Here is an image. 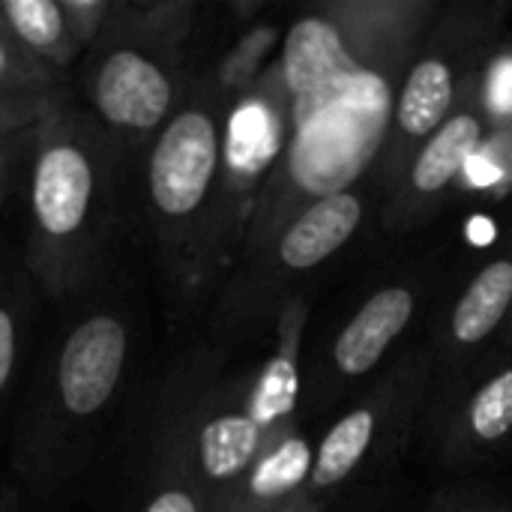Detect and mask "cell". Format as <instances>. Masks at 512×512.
<instances>
[{
    "mask_svg": "<svg viewBox=\"0 0 512 512\" xmlns=\"http://www.w3.org/2000/svg\"><path fill=\"white\" fill-rule=\"evenodd\" d=\"M0 512H18V498L6 486H0Z\"/></svg>",
    "mask_w": 512,
    "mask_h": 512,
    "instance_id": "25",
    "label": "cell"
},
{
    "mask_svg": "<svg viewBox=\"0 0 512 512\" xmlns=\"http://www.w3.org/2000/svg\"><path fill=\"white\" fill-rule=\"evenodd\" d=\"M429 512H512V504L486 498V495H474V492H456V495L438 498Z\"/></svg>",
    "mask_w": 512,
    "mask_h": 512,
    "instance_id": "23",
    "label": "cell"
},
{
    "mask_svg": "<svg viewBox=\"0 0 512 512\" xmlns=\"http://www.w3.org/2000/svg\"><path fill=\"white\" fill-rule=\"evenodd\" d=\"M324 510H327V501H318V498L300 495V498H294L291 504H285V507H279V510H270V512H324Z\"/></svg>",
    "mask_w": 512,
    "mask_h": 512,
    "instance_id": "24",
    "label": "cell"
},
{
    "mask_svg": "<svg viewBox=\"0 0 512 512\" xmlns=\"http://www.w3.org/2000/svg\"><path fill=\"white\" fill-rule=\"evenodd\" d=\"M438 0H336L282 39L291 105L288 144L258 195L243 255L264 246L306 204L375 177L399 84Z\"/></svg>",
    "mask_w": 512,
    "mask_h": 512,
    "instance_id": "1",
    "label": "cell"
},
{
    "mask_svg": "<svg viewBox=\"0 0 512 512\" xmlns=\"http://www.w3.org/2000/svg\"><path fill=\"white\" fill-rule=\"evenodd\" d=\"M378 207L381 189L369 177L354 189L306 204L264 246L243 255L213 309L210 348L228 354L237 342L273 330L282 309L303 297V285L357 240Z\"/></svg>",
    "mask_w": 512,
    "mask_h": 512,
    "instance_id": "6",
    "label": "cell"
},
{
    "mask_svg": "<svg viewBox=\"0 0 512 512\" xmlns=\"http://www.w3.org/2000/svg\"><path fill=\"white\" fill-rule=\"evenodd\" d=\"M117 150L93 114L69 105L36 126L24 171V258L36 285L54 300L84 291L105 255Z\"/></svg>",
    "mask_w": 512,
    "mask_h": 512,
    "instance_id": "2",
    "label": "cell"
},
{
    "mask_svg": "<svg viewBox=\"0 0 512 512\" xmlns=\"http://www.w3.org/2000/svg\"><path fill=\"white\" fill-rule=\"evenodd\" d=\"M498 348H512V312H510V318H507V324H504L501 339H498Z\"/></svg>",
    "mask_w": 512,
    "mask_h": 512,
    "instance_id": "26",
    "label": "cell"
},
{
    "mask_svg": "<svg viewBox=\"0 0 512 512\" xmlns=\"http://www.w3.org/2000/svg\"><path fill=\"white\" fill-rule=\"evenodd\" d=\"M69 30L75 36V42L81 45V51L87 54L93 48V42L102 36L111 12H114V0H60Z\"/></svg>",
    "mask_w": 512,
    "mask_h": 512,
    "instance_id": "21",
    "label": "cell"
},
{
    "mask_svg": "<svg viewBox=\"0 0 512 512\" xmlns=\"http://www.w3.org/2000/svg\"><path fill=\"white\" fill-rule=\"evenodd\" d=\"M510 15L512 0H453L438 6L399 84L387 144L375 165L381 201L408 156L477 87Z\"/></svg>",
    "mask_w": 512,
    "mask_h": 512,
    "instance_id": "7",
    "label": "cell"
},
{
    "mask_svg": "<svg viewBox=\"0 0 512 512\" xmlns=\"http://www.w3.org/2000/svg\"><path fill=\"white\" fill-rule=\"evenodd\" d=\"M66 75L30 57L9 36L0 33V93L21 96H63Z\"/></svg>",
    "mask_w": 512,
    "mask_h": 512,
    "instance_id": "18",
    "label": "cell"
},
{
    "mask_svg": "<svg viewBox=\"0 0 512 512\" xmlns=\"http://www.w3.org/2000/svg\"><path fill=\"white\" fill-rule=\"evenodd\" d=\"M150 468L135 512H210L189 459L186 405L177 372L165 381L156 405Z\"/></svg>",
    "mask_w": 512,
    "mask_h": 512,
    "instance_id": "14",
    "label": "cell"
},
{
    "mask_svg": "<svg viewBox=\"0 0 512 512\" xmlns=\"http://www.w3.org/2000/svg\"><path fill=\"white\" fill-rule=\"evenodd\" d=\"M279 42H282V27L276 21L249 24L210 69V78L219 87V93L231 102L249 93L261 81V75L273 66V54L279 51Z\"/></svg>",
    "mask_w": 512,
    "mask_h": 512,
    "instance_id": "17",
    "label": "cell"
},
{
    "mask_svg": "<svg viewBox=\"0 0 512 512\" xmlns=\"http://www.w3.org/2000/svg\"><path fill=\"white\" fill-rule=\"evenodd\" d=\"M0 30L60 75L84 57L60 0H0Z\"/></svg>",
    "mask_w": 512,
    "mask_h": 512,
    "instance_id": "16",
    "label": "cell"
},
{
    "mask_svg": "<svg viewBox=\"0 0 512 512\" xmlns=\"http://www.w3.org/2000/svg\"><path fill=\"white\" fill-rule=\"evenodd\" d=\"M132 357V321L120 303H90L45 354L18 435V465L39 486L60 483L90 450L117 402Z\"/></svg>",
    "mask_w": 512,
    "mask_h": 512,
    "instance_id": "4",
    "label": "cell"
},
{
    "mask_svg": "<svg viewBox=\"0 0 512 512\" xmlns=\"http://www.w3.org/2000/svg\"><path fill=\"white\" fill-rule=\"evenodd\" d=\"M444 282L447 264L429 255L366 291L324 351L303 369V411L327 414L348 393L363 390L420 336Z\"/></svg>",
    "mask_w": 512,
    "mask_h": 512,
    "instance_id": "8",
    "label": "cell"
},
{
    "mask_svg": "<svg viewBox=\"0 0 512 512\" xmlns=\"http://www.w3.org/2000/svg\"><path fill=\"white\" fill-rule=\"evenodd\" d=\"M432 396V357L423 339L405 345L315 441L309 498L327 501L360 474L387 465L411 438Z\"/></svg>",
    "mask_w": 512,
    "mask_h": 512,
    "instance_id": "9",
    "label": "cell"
},
{
    "mask_svg": "<svg viewBox=\"0 0 512 512\" xmlns=\"http://www.w3.org/2000/svg\"><path fill=\"white\" fill-rule=\"evenodd\" d=\"M492 129L486 105L480 99V81L468 99L408 156L393 189L378 207L384 234L405 237L438 219L450 201L468 159L480 150Z\"/></svg>",
    "mask_w": 512,
    "mask_h": 512,
    "instance_id": "13",
    "label": "cell"
},
{
    "mask_svg": "<svg viewBox=\"0 0 512 512\" xmlns=\"http://www.w3.org/2000/svg\"><path fill=\"white\" fill-rule=\"evenodd\" d=\"M512 312V225L465 273L447 276L423 327L432 393L477 366L501 339Z\"/></svg>",
    "mask_w": 512,
    "mask_h": 512,
    "instance_id": "11",
    "label": "cell"
},
{
    "mask_svg": "<svg viewBox=\"0 0 512 512\" xmlns=\"http://www.w3.org/2000/svg\"><path fill=\"white\" fill-rule=\"evenodd\" d=\"M312 462H315V441L309 438L303 423H297L294 429L270 441L264 453L255 459L237 492L234 512L279 510L294 498L306 495Z\"/></svg>",
    "mask_w": 512,
    "mask_h": 512,
    "instance_id": "15",
    "label": "cell"
},
{
    "mask_svg": "<svg viewBox=\"0 0 512 512\" xmlns=\"http://www.w3.org/2000/svg\"><path fill=\"white\" fill-rule=\"evenodd\" d=\"M231 99L210 72L192 75L177 111L150 138L144 153L147 222L174 291L204 297L219 279L213 270V225L222 186V138Z\"/></svg>",
    "mask_w": 512,
    "mask_h": 512,
    "instance_id": "3",
    "label": "cell"
},
{
    "mask_svg": "<svg viewBox=\"0 0 512 512\" xmlns=\"http://www.w3.org/2000/svg\"><path fill=\"white\" fill-rule=\"evenodd\" d=\"M435 456L450 468L495 459L512 441V348H492L477 366L429 396L423 411Z\"/></svg>",
    "mask_w": 512,
    "mask_h": 512,
    "instance_id": "12",
    "label": "cell"
},
{
    "mask_svg": "<svg viewBox=\"0 0 512 512\" xmlns=\"http://www.w3.org/2000/svg\"><path fill=\"white\" fill-rule=\"evenodd\" d=\"M63 96H21V93H0V135L24 132L39 126L57 108H63Z\"/></svg>",
    "mask_w": 512,
    "mask_h": 512,
    "instance_id": "20",
    "label": "cell"
},
{
    "mask_svg": "<svg viewBox=\"0 0 512 512\" xmlns=\"http://www.w3.org/2000/svg\"><path fill=\"white\" fill-rule=\"evenodd\" d=\"M198 0H114V12L84 54V93L117 147H147L177 111L192 72L186 45Z\"/></svg>",
    "mask_w": 512,
    "mask_h": 512,
    "instance_id": "5",
    "label": "cell"
},
{
    "mask_svg": "<svg viewBox=\"0 0 512 512\" xmlns=\"http://www.w3.org/2000/svg\"><path fill=\"white\" fill-rule=\"evenodd\" d=\"M33 135H36V126L24 129V132L0 135V195L12 186V180L18 174L27 171V159H30V150H33Z\"/></svg>",
    "mask_w": 512,
    "mask_h": 512,
    "instance_id": "22",
    "label": "cell"
},
{
    "mask_svg": "<svg viewBox=\"0 0 512 512\" xmlns=\"http://www.w3.org/2000/svg\"><path fill=\"white\" fill-rule=\"evenodd\" d=\"M225 354L201 348L177 369L186 405V438L195 480L210 512H234L237 492L270 444L246 405L249 372L222 375Z\"/></svg>",
    "mask_w": 512,
    "mask_h": 512,
    "instance_id": "10",
    "label": "cell"
},
{
    "mask_svg": "<svg viewBox=\"0 0 512 512\" xmlns=\"http://www.w3.org/2000/svg\"><path fill=\"white\" fill-rule=\"evenodd\" d=\"M27 297L12 273H0V402L6 399L24 345Z\"/></svg>",
    "mask_w": 512,
    "mask_h": 512,
    "instance_id": "19",
    "label": "cell"
}]
</instances>
